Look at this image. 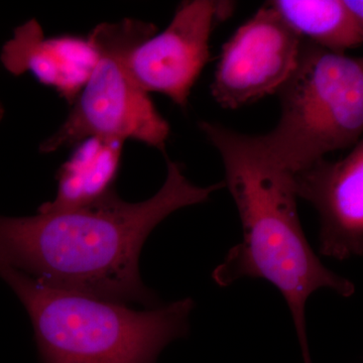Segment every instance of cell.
Returning <instances> with one entry per match:
<instances>
[{
	"mask_svg": "<svg viewBox=\"0 0 363 363\" xmlns=\"http://www.w3.org/2000/svg\"><path fill=\"white\" fill-rule=\"evenodd\" d=\"M162 188L143 202L123 201L116 190L76 209L33 216H0V264L64 290L112 302L156 307L143 284L140 257L152 231L181 208L207 201L217 183L199 187L179 162L167 159Z\"/></svg>",
	"mask_w": 363,
	"mask_h": 363,
	"instance_id": "6da1fadb",
	"label": "cell"
},
{
	"mask_svg": "<svg viewBox=\"0 0 363 363\" xmlns=\"http://www.w3.org/2000/svg\"><path fill=\"white\" fill-rule=\"evenodd\" d=\"M200 128L220 154L225 186L238 207L243 234L212 278L223 288L242 278L266 279L276 286L292 315L304 363H312L306 326L308 298L320 289L350 298L355 286L324 267L313 252L298 218L292 173L267 154L257 136L208 121Z\"/></svg>",
	"mask_w": 363,
	"mask_h": 363,
	"instance_id": "7a4b0ae2",
	"label": "cell"
},
{
	"mask_svg": "<svg viewBox=\"0 0 363 363\" xmlns=\"http://www.w3.org/2000/svg\"><path fill=\"white\" fill-rule=\"evenodd\" d=\"M33 324L44 363H157L162 350L187 335L192 298L135 310L40 283L0 264Z\"/></svg>",
	"mask_w": 363,
	"mask_h": 363,
	"instance_id": "3957f363",
	"label": "cell"
},
{
	"mask_svg": "<svg viewBox=\"0 0 363 363\" xmlns=\"http://www.w3.org/2000/svg\"><path fill=\"white\" fill-rule=\"evenodd\" d=\"M278 94V125L257 138L267 154L291 173L362 140V59L303 40L297 66Z\"/></svg>",
	"mask_w": 363,
	"mask_h": 363,
	"instance_id": "277c9868",
	"label": "cell"
},
{
	"mask_svg": "<svg viewBox=\"0 0 363 363\" xmlns=\"http://www.w3.org/2000/svg\"><path fill=\"white\" fill-rule=\"evenodd\" d=\"M155 33L152 23L136 20L101 23L92 30L89 38L97 50L96 65L72 104L65 123L42 143L40 152H55L91 136L123 143L135 140L164 150L168 121L128 66L131 51Z\"/></svg>",
	"mask_w": 363,
	"mask_h": 363,
	"instance_id": "5b68a950",
	"label": "cell"
},
{
	"mask_svg": "<svg viewBox=\"0 0 363 363\" xmlns=\"http://www.w3.org/2000/svg\"><path fill=\"white\" fill-rule=\"evenodd\" d=\"M303 40L269 2L236 30L222 47L211 94L238 109L278 93L297 66Z\"/></svg>",
	"mask_w": 363,
	"mask_h": 363,
	"instance_id": "8992f818",
	"label": "cell"
},
{
	"mask_svg": "<svg viewBox=\"0 0 363 363\" xmlns=\"http://www.w3.org/2000/svg\"><path fill=\"white\" fill-rule=\"evenodd\" d=\"M235 4L224 0L182 2L164 32L136 45L128 57L133 78L145 92L168 96L186 108L191 91L210 58L211 33L230 18Z\"/></svg>",
	"mask_w": 363,
	"mask_h": 363,
	"instance_id": "52a82bcc",
	"label": "cell"
},
{
	"mask_svg": "<svg viewBox=\"0 0 363 363\" xmlns=\"http://www.w3.org/2000/svg\"><path fill=\"white\" fill-rule=\"evenodd\" d=\"M336 162L321 159L292 174L298 198L319 214V250L345 260L363 253V143Z\"/></svg>",
	"mask_w": 363,
	"mask_h": 363,
	"instance_id": "ba28073f",
	"label": "cell"
},
{
	"mask_svg": "<svg viewBox=\"0 0 363 363\" xmlns=\"http://www.w3.org/2000/svg\"><path fill=\"white\" fill-rule=\"evenodd\" d=\"M97 58L96 48L89 37L45 39L35 21L16 28L1 52L7 70L13 74L32 72L43 84L56 88L71 104L87 82Z\"/></svg>",
	"mask_w": 363,
	"mask_h": 363,
	"instance_id": "9c48e42d",
	"label": "cell"
},
{
	"mask_svg": "<svg viewBox=\"0 0 363 363\" xmlns=\"http://www.w3.org/2000/svg\"><path fill=\"white\" fill-rule=\"evenodd\" d=\"M123 142L91 136L76 145L57 174V194L38 211L52 212L85 207L114 191Z\"/></svg>",
	"mask_w": 363,
	"mask_h": 363,
	"instance_id": "30bf717a",
	"label": "cell"
},
{
	"mask_svg": "<svg viewBox=\"0 0 363 363\" xmlns=\"http://www.w3.org/2000/svg\"><path fill=\"white\" fill-rule=\"evenodd\" d=\"M286 25L305 42L345 54L363 42V18L345 0H274L269 2Z\"/></svg>",
	"mask_w": 363,
	"mask_h": 363,
	"instance_id": "8fae6325",
	"label": "cell"
}]
</instances>
